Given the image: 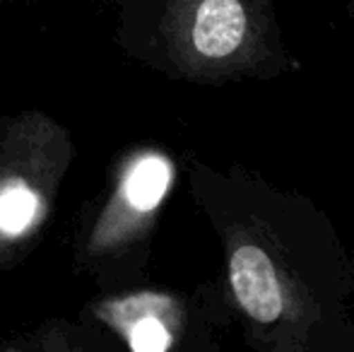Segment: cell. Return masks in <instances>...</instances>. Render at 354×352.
Wrapping results in <instances>:
<instances>
[{"mask_svg":"<svg viewBox=\"0 0 354 352\" xmlns=\"http://www.w3.org/2000/svg\"><path fill=\"white\" fill-rule=\"evenodd\" d=\"M224 299L256 352H354V254L321 205L234 165L203 169Z\"/></svg>","mask_w":354,"mask_h":352,"instance_id":"1","label":"cell"},{"mask_svg":"<svg viewBox=\"0 0 354 352\" xmlns=\"http://www.w3.org/2000/svg\"><path fill=\"white\" fill-rule=\"evenodd\" d=\"M174 53L188 75L212 85L275 82L301 68L275 0H176Z\"/></svg>","mask_w":354,"mask_h":352,"instance_id":"2","label":"cell"},{"mask_svg":"<svg viewBox=\"0 0 354 352\" xmlns=\"http://www.w3.org/2000/svg\"><path fill=\"white\" fill-rule=\"evenodd\" d=\"M174 183V167L171 162L164 155H145L136 165L131 167L126 176V183H123V196H126L128 205L133 210L142 212H154L162 201L167 198L169 188Z\"/></svg>","mask_w":354,"mask_h":352,"instance_id":"3","label":"cell"},{"mask_svg":"<svg viewBox=\"0 0 354 352\" xmlns=\"http://www.w3.org/2000/svg\"><path fill=\"white\" fill-rule=\"evenodd\" d=\"M171 309V302L159 299L154 309L145 311V316L136 319L128 328V343L138 352H164L174 345V331L164 319V311Z\"/></svg>","mask_w":354,"mask_h":352,"instance_id":"4","label":"cell"},{"mask_svg":"<svg viewBox=\"0 0 354 352\" xmlns=\"http://www.w3.org/2000/svg\"><path fill=\"white\" fill-rule=\"evenodd\" d=\"M37 193L29 191L24 183H10L0 191V230L8 234L27 230L37 215Z\"/></svg>","mask_w":354,"mask_h":352,"instance_id":"5","label":"cell"},{"mask_svg":"<svg viewBox=\"0 0 354 352\" xmlns=\"http://www.w3.org/2000/svg\"><path fill=\"white\" fill-rule=\"evenodd\" d=\"M345 12H347V17L354 22V0H345Z\"/></svg>","mask_w":354,"mask_h":352,"instance_id":"6","label":"cell"}]
</instances>
